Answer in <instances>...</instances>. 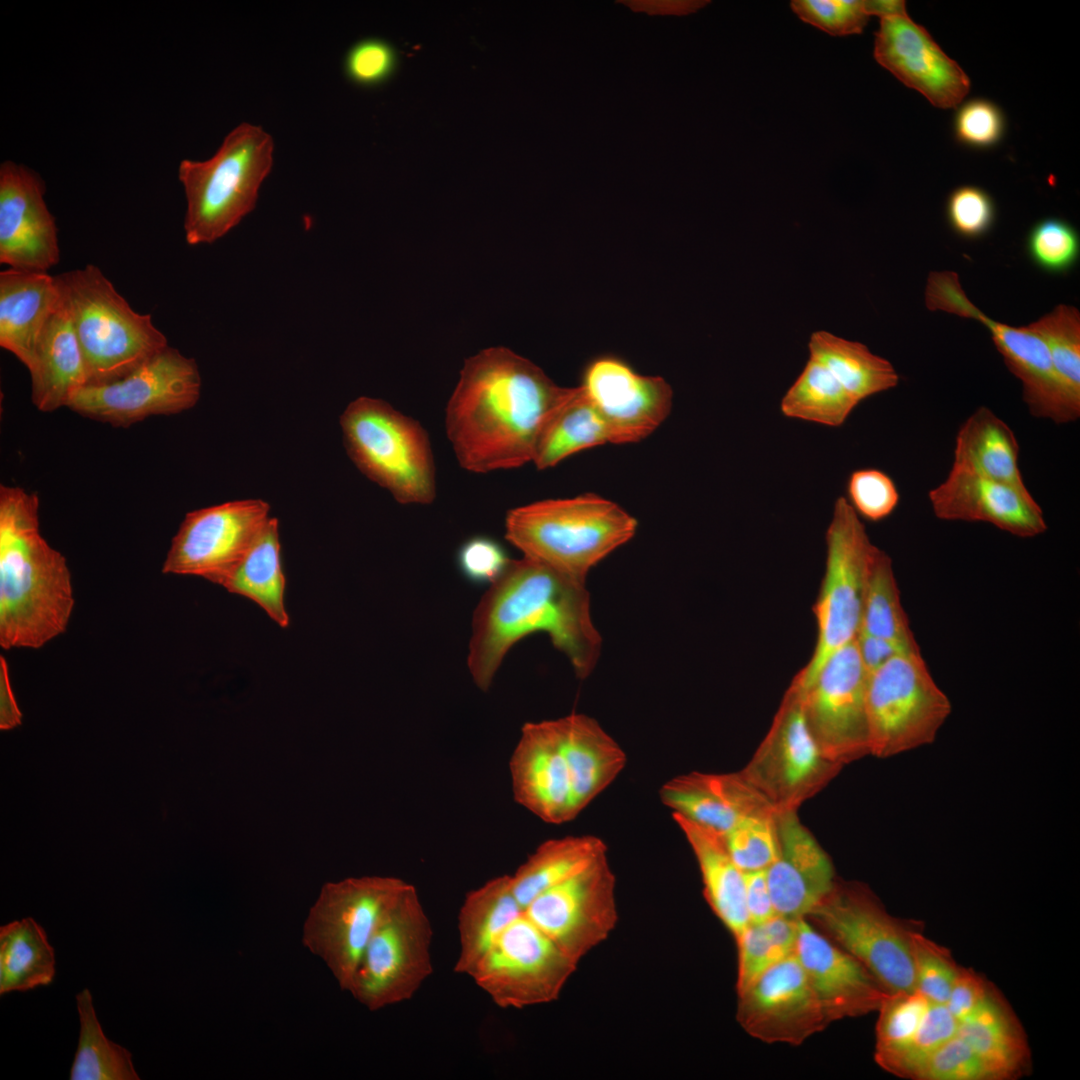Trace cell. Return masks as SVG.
I'll return each instance as SVG.
<instances>
[{"label":"cell","mask_w":1080,"mask_h":1080,"mask_svg":"<svg viewBox=\"0 0 1080 1080\" xmlns=\"http://www.w3.org/2000/svg\"><path fill=\"white\" fill-rule=\"evenodd\" d=\"M842 767L822 752L807 721L802 691L791 682L769 731L739 772L777 812H785L797 811Z\"/></svg>","instance_id":"4fadbf2b"},{"label":"cell","mask_w":1080,"mask_h":1080,"mask_svg":"<svg viewBox=\"0 0 1080 1080\" xmlns=\"http://www.w3.org/2000/svg\"><path fill=\"white\" fill-rule=\"evenodd\" d=\"M21 722V712L16 704L9 680L6 659L0 656V728L11 729Z\"/></svg>","instance_id":"03108f58"},{"label":"cell","mask_w":1080,"mask_h":1080,"mask_svg":"<svg viewBox=\"0 0 1080 1080\" xmlns=\"http://www.w3.org/2000/svg\"><path fill=\"white\" fill-rule=\"evenodd\" d=\"M959 1022L945 1004L931 1003L915 1035L883 1069L903 1078L915 1079L929 1056L955 1036Z\"/></svg>","instance_id":"bcb514c9"},{"label":"cell","mask_w":1080,"mask_h":1080,"mask_svg":"<svg viewBox=\"0 0 1080 1080\" xmlns=\"http://www.w3.org/2000/svg\"><path fill=\"white\" fill-rule=\"evenodd\" d=\"M432 939V924L409 884L377 925L348 993L373 1012L408 1001L433 973Z\"/></svg>","instance_id":"7c38bea8"},{"label":"cell","mask_w":1080,"mask_h":1080,"mask_svg":"<svg viewBox=\"0 0 1080 1080\" xmlns=\"http://www.w3.org/2000/svg\"><path fill=\"white\" fill-rule=\"evenodd\" d=\"M930 1002L918 990L890 993L878 1009L875 1061L884 1067L903 1051L921 1025Z\"/></svg>","instance_id":"f6af8a7d"},{"label":"cell","mask_w":1080,"mask_h":1080,"mask_svg":"<svg viewBox=\"0 0 1080 1080\" xmlns=\"http://www.w3.org/2000/svg\"><path fill=\"white\" fill-rule=\"evenodd\" d=\"M510 773L515 800L543 821L561 824L579 814L557 719L522 727Z\"/></svg>","instance_id":"d4e9b609"},{"label":"cell","mask_w":1080,"mask_h":1080,"mask_svg":"<svg viewBox=\"0 0 1080 1080\" xmlns=\"http://www.w3.org/2000/svg\"><path fill=\"white\" fill-rule=\"evenodd\" d=\"M606 856L605 843L593 835L545 841L510 875L513 894L524 909L542 892Z\"/></svg>","instance_id":"8d00e7d4"},{"label":"cell","mask_w":1080,"mask_h":1080,"mask_svg":"<svg viewBox=\"0 0 1080 1080\" xmlns=\"http://www.w3.org/2000/svg\"><path fill=\"white\" fill-rule=\"evenodd\" d=\"M870 754L886 758L932 743L951 713L921 655L894 656L868 676Z\"/></svg>","instance_id":"8fae6325"},{"label":"cell","mask_w":1080,"mask_h":1080,"mask_svg":"<svg viewBox=\"0 0 1080 1080\" xmlns=\"http://www.w3.org/2000/svg\"><path fill=\"white\" fill-rule=\"evenodd\" d=\"M347 453L370 480L400 504H431L436 469L429 436L412 417L370 397L352 401L340 417Z\"/></svg>","instance_id":"52a82bcc"},{"label":"cell","mask_w":1080,"mask_h":1080,"mask_svg":"<svg viewBox=\"0 0 1080 1080\" xmlns=\"http://www.w3.org/2000/svg\"><path fill=\"white\" fill-rule=\"evenodd\" d=\"M88 384L117 381L168 346L150 314L136 312L93 264L58 275Z\"/></svg>","instance_id":"8992f818"},{"label":"cell","mask_w":1080,"mask_h":1080,"mask_svg":"<svg viewBox=\"0 0 1080 1080\" xmlns=\"http://www.w3.org/2000/svg\"><path fill=\"white\" fill-rule=\"evenodd\" d=\"M526 916L575 963L616 927V878L603 857L534 898Z\"/></svg>","instance_id":"ac0fdd59"},{"label":"cell","mask_w":1080,"mask_h":1080,"mask_svg":"<svg viewBox=\"0 0 1080 1080\" xmlns=\"http://www.w3.org/2000/svg\"><path fill=\"white\" fill-rule=\"evenodd\" d=\"M396 66L393 47L377 38L363 39L354 44L344 59L348 79L358 85L374 86L388 79Z\"/></svg>","instance_id":"6f0895ef"},{"label":"cell","mask_w":1080,"mask_h":1080,"mask_svg":"<svg viewBox=\"0 0 1080 1080\" xmlns=\"http://www.w3.org/2000/svg\"><path fill=\"white\" fill-rule=\"evenodd\" d=\"M743 874L749 922L761 924L777 914L770 895L766 869Z\"/></svg>","instance_id":"94428289"},{"label":"cell","mask_w":1080,"mask_h":1080,"mask_svg":"<svg viewBox=\"0 0 1080 1080\" xmlns=\"http://www.w3.org/2000/svg\"><path fill=\"white\" fill-rule=\"evenodd\" d=\"M1026 490L1019 444L1012 429L987 407H979L958 430L952 467Z\"/></svg>","instance_id":"d6a6232c"},{"label":"cell","mask_w":1080,"mask_h":1080,"mask_svg":"<svg viewBox=\"0 0 1080 1080\" xmlns=\"http://www.w3.org/2000/svg\"><path fill=\"white\" fill-rule=\"evenodd\" d=\"M568 391L505 347L466 359L445 411L459 465L480 474L532 462L544 424Z\"/></svg>","instance_id":"6da1fadb"},{"label":"cell","mask_w":1080,"mask_h":1080,"mask_svg":"<svg viewBox=\"0 0 1080 1080\" xmlns=\"http://www.w3.org/2000/svg\"><path fill=\"white\" fill-rule=\"evenodd\" d=\"M1003 128L1001 111L992 102L984 99H973L965 103L955 118L957 138L971 146L987 147L995 144L1001 138Z\"/></svg>","instance_id":"680465c9"},{"label":"cell","mask_w":1080,"mask_h":1080,"mask_svg":"<svg viewBox=\"0 0 1080 1080\" xmlns=\"http://www.w3.org/2000/svg\"><path fill=\"white\" fill-rule=\"evenodd\" d=\"M1045 343L1053 369L1072 406L1080 413V313L1060 304L1027 325Z\"/></svg>","instance_id":"ee69618b"},{"label":"cell","mask_w":1080,"mask_h":1080,"mask_svg":"<svg viewBox=\"0 0 1080 1080\" xmlns=\"http://www.w3.org/2000/svg\"><path fill=\"white\" fill-rule=\"evenodd\" d=\"M825 541V572L813 605L816 644L809 662L792 680L802 689L813 681L836 650L856 639L861 628L868 571L877 549L860 517L843 496L834 503Z\"/></svg>","instance_id":"9c48e42d"},{"label":"cell","mask_w":1080,"mask_h":1080,"mask_svg":"<svg viewBox=\"0 0 1080 1080\" xmlns=\"http://www.w3.org/2000/svg\"><path fill=\"white\" fill-rule=\"evenodd\" d=\"M858 404L823 364L809 357L782 397L780 410L788 418L839 427Z\"/></svg>","instance_id":"60d3db41"},{"label":"cell","mask_w":1080,"mask_h":1080,"mask_svg":"<svg viewBox=\"0 0 1080 1080\" xmlns=\"http://www.w3.org/2000/svg\"><path fill=\"white\" fill-rule=\"evenodd\" d=\"M775 829L777 856L766 869L775 911L790 918L806 917L834 887L833 864L800 823L797 811L778 812Z\"/></svg>","instance_id":"4316f807"},{"label":"cell","mask_w":1080,"mask_h":1080,"mask_svg":"<svg viewBox=\"0 0 1080 1080\" xmlns=\"http://www.w3.org/2000/svg\"><path fill=\"white\" fill-rule=\"evenodd\" d=\"M218 585L255 602L277 625L288 627L277 518H269L244 557Z\"/></svg>","instance_id":"d590c367"},{"label":"cell","mask_w":1080,"mask_h":1080,"mask_svg":"<svg viewBox=\"0 0 1080 1080\" xmlns=\"http://www.w3.org/2000/svg\"><path fill=\"white\" fill-rule=\"evenodd\" d=\"M860 631L920 651L901 604L892 560L878 547L868 571Z\"/></svg>","instance_id":"b9f144b4"},{"label":"cell","mask_w":1080,"mask_h":1080,"mask_svg":"<svg viewBox=\"0 0 1080 1080\" xmlns=\"http://www.w3.org/2000/svg\"><path fill=\"white\" fill-rule=\"evenodd\" d=\"M55 954L45 930L31 917L0 928V994L49 985Z\"/></svg>","instance_id":"ab89813d"},{"label":"cell","mask_w":1080,"mask_h":1080,"mask_svg":"<svg viewBox=\"0 0 1080 1080\" xmlns=\"http://www.w3.org/2000/svg\"><path fill=\"white\" fill-rule=\"evenodd\" d=\"M915 1080H999L993 1068L957 1034L919 1069Z\"/></svg>","instance_id":"f907efd6"},{"label":"cell","mask_w":1080,"mask_h":1080,"mask_svg":"<svg viewBox=\"0 0 1080 1080\" xmlns=\"http://www.w3.org/2000/svg\"><path fill=\"white\" fill-rule=\"evenodd\" d=\"M737 1021L766 1043L800 1045L829 1024L795 953L738 994Z\"/></svg>","instance_id":"ffe728a7"},{"label":"cell","mask_w":1080,"mask_h":1080,"mask_svg":"<svg viewBox=\"0 0 1080 1080\" xmlns=\"http://www.w3.org/2000/svg\"><path fill=\"white\" fill-rule=\"evenodd\" d=\"M847 501L857 515L871 522L890 516L900 501L893 479L876 468L857 469L846 482Z\"/></svg>","instance_id":"816d5d0a"},{"label":"cell","mask_w":1080,"mask_h":1080,"mask_svg":"<svg viewBox=\"0 0 1080 1080\" xmlns=\"http://www.w3.org/2000/svg\"><path fill=\"white\" fill-rule=\"evenodd\" d=\"M637 525L615 502L583 494L511 509L505 537L523 556L585 581L592 567L633 538Z\"/></svg>","instance_id":"277c9868"},{"label":"cell","mask_w":1080,"mask_h":1080,"mask_svg":"<svg viewBox=\"0 0 1080 1080\" xmlns=\"http://www.w3.org/2000/svg\"><path fill=\"white\" fill-rule=\"evenodd\" d=\"M805 918L860 961L888 992L916 990L911 935L922 925L890 915L866 884L836 880Z\"/></svg>","instance_id":"ba28073f"},{"label":"cell","mask_w":1080,"mask_h":1080,"mask_svg":"<svg viewBox=\"0 0 1080 1080\" xmlns=\"http://www.w3.org/2000/svg\"><path fill=\"white\" fill-rule=\"evenodd\" d=\"M993 987L978 972L961 966L945 1005L955 1019L962 1022L978 1009Z\"/></svg>","instance_id":"91938a15"},{"label":"cell","mask_w":1080,"mask_h":1080,"mask_svg":"<svg viewBox=\"0 0 1080 1080\" xmlns=\"http://www.w3.org/2000/svg\"><path fill=\"white\" fill-rule=\"evenodd\" d=\"M957 1035L993 1068L999 1080L1018 1077L1028 1068L1026 1035L996 987L975 1012L959 1022Z\"/></svg>","instance_id":"e575fe53"},{"label":"cell","mask_w":1080,"mask_h":1080,"mask_svg":"<svg viewBox=\"0 0 1080 1080\" xmlns=\"http://www.w3.org/2000/svg\"><path fill=\"white\" fill-rule=\"evenodd\" d=\"M873 54L882 67L936 107L953 108L969 91L962 68L908 14L880 19Z\"/></svg>","instance_id":"603a6c76"},{"label":"cell","mask_w":1080,"mask_h":1080,"mask_svg":"<svg viewBox=\"0 0 1080 1080\" xmlns=\"http://www.w3.org/2000/svg\"><path fill=\"white\" fill-rule=\"evenodd\" d=\"M537 632L548 634L578 678L591 674L602 639L585 581L525 556L511 559L473 615L467 663L477 687L487 691L512 646Z\"/></svg>","instance_id":"7a4b0ae2"},{"label":"cell","mask_w":1080,"mask_h":1080,"mask_svg":"<svg viewBox=\"0 0 1080 1080\" xmlns=\"http://www.w3.org/2000/svg\"><path fill=\"white\" fill-rule=\"evenodd\" d=\"M524 909L513 894L510 875L495 877L470 891L458 914V974L470 976L498 936Z\"/></svg>","instance_id":"836d02e7"},{"label":"cell","mask_w":1080,"mask_h":1080,"mask_svg":"<svg viewBox=\"0 0 1080 1080\" xmlns=\"http://www.w3.org/2000/svg\"><path fill=\"white\" fill-rule=\"evenodd\" d=\"M921 927L911 935L915 987L930 1002L946 1004L961 966L948 948L927 938Z\"/></svg>","instance_id":"7dc6e473"},{"label":"cell","mask_w":1080,"mask_h":1080,"mask_svg":"<svg viewBox=\"0 0 1080 1080\" xmlns=\"http://www.w3.org/2000/svg\"><path fill=\"white\" fill-rule=\"evenodd\" d=\"M45 183L32 169L0 166V263L47 272L60 261L55 218L45 202Z\"/></svg>","instance_id":"7402d4cb"},{"label":"cell","mask_w":1080,"mask_h":1080,"mask_svg":"<svg viewBox=\"0 0 1080 1080\" xmlns=\"http://www.w3.org/2000/svg\"><path fill=\"white\" fill-rule=\"evenodd\" d=\"M456 558L462 575L474 584H492L511 561L501 543L486 535L464 541Z\"/></svg>","instance_id":"9f6ffc18"},{"label":"cell","mask_w":1080,"mask_h":1080,"mask_svg":"<svg viewBox=\"0 0 1080 1080\" xmlns=\"http://www.w3.org/2000/svg\"><path fill=\"white\" fill-rule=\"evenodd\" d=\"M62 299L58 275L14 268L0 272V345L26 368Z\"/></svg>","instance_id":"f1b7e54d"},{"label":"cell","mask_w":1080,"mask_h":1080,"mask_svg":"<svg viewBox=\"0 0 1080 1080\" xmlns=\"http://www.w3.org/2000/svg\"><path fill=\"white\" fill-rule=\"evenodd\" d=\"M776 815L745 818L723 835L729 855L741 871L765 870L774 862Z\"/></svg>","instance_id":"c3c4849f"},{"label":"cell","mask_w":1080,"mask_h":1080,"mask_svg":"<svg viewBox=\"0 0 1080 1080\" xmlns=\"http://www.w3.org/2000/svg\"><path fill=\"white\" fill-rule=\"evenodd\" d=\"M73 607L66 558L39 531L37 494L1 485V647H42L66 630Z\"/></svg>","instance_id":"3957f363"},{"label":"cell","mask_w":1080,"mask_h":1080,"mask_svg":"<svg viewBox=\"0 0 1080 1080\" xmlns=\"http://www.w3.org/2000/svg\"><path fill=\"white\" fill-rule=\"evenodd\" d=\"M660 798L672 813L722 835L745 818L778 813L740 772L674 777L661 787Z\"/></svg>","instance_id":"83f0119b"},{"label":"cell","mask_w":1080,"mask_h":1080,"mask_svg":"<svg viewBox=\"0 0 1080 1080\" xmlns=\"http://www.w3.org/2000/svg\"><path fill=\"white\" fill-rule=\"evenodd\" d=\"M409 883L392 876L327 882L309 908L301 942L348 992L366 946L385 913Z\"/></svg>","instance_id":"30bf717a"},{"label":"cell","mask_w":1080,"mask_h":1080,"mask_svg":"<svg viewBox=\"0 0 1080 1080\" xmlns=\"http://www.w3.org/2000/svg\"><path fill=\"white\" fill-rule=\"evenodd\" d=\"M274 141L261 126L241 123L205 161L184 159L178 177L187 209L189 245L211 244L254 210L260 187L273 165Z\"/></svg>","instance_id":"5b68a950"},{"label":"cell","mask_w":1080,"mask_h":1080,"mask_svg":"<svg viewBox=\"0 0 1080 1080\" xmlns=\"http://www.w3.org/2000/svg\"><path fill=\"white\" fill-rule=\"evenodd\" d=\"M947 217L955 232L965 238H978L991 228L995 208L983 189L962 186L955 189L947 202Z\"/></svg>","instance_id":"db71d44e"},{"label":"cell","mask_w":1080,"mask_h":1080,"mask_svg":"<svg viewBox=\"0 0 1080 1080\" xmlns=\"http://www.w3.org/2000/svg\"><path fill=\"white\" fill-rule=\"evenodd\" d=\"M269 510L261 499H243L187 513L162 572L199 576L219 584L244 557L269 520Z\"/></svg>","instance_id":"d6986e66"},{"label":"cell","mask_w":1080,"mask_h":1080,"mask_svg":"<svg viewBox=\"0 0 1080 1080\" xmlns=\"http://www.w3.org/2000/svg\"><path fill=\"white\" fill-rule=\"evenodd\" d=\"M557 722L575 805L580 813L623 771L626 754L590 716L573 713Z\"/></svg>","instance_id":"4dcf8cb0"},{"label":"cell","mask_w":1080,"mask_h":1080,"mask_svg":"<svg viewBox=\"0 0 1080 1080\" xmlns=\"http://www.w3.org/2000/svg\"><path fill=\"white\" fill-rule=\"evenodd\" d=\"M27 369L32 402L42 412L68 407L74 395L88 384L83 353L64 293Z\"/></svg>","instance_id":"f546056e"},{"label":"cell","mask_w":1080,"mask_h":1080,"mask_svg":"<svg viewBox=\"0 0 1080 1080\" xmlns=\"http://www.w3.org/2000/svg\"><path fill=\"white\" fill-rule=\"evenodd\" d=\"M790 6L802 21L833 36L859 34L870 18L863 1L794 0Z\"/></svg>","instance_id":"f5cc1de1"},{"label":"cell","mask_w":1080,"mask_h":1080,"mask_svg":"<svg viewBox=\"0 0 1080 1080\" xmlns=\"http://www.w3.org/2000/svg\"><path fill=\"white\" fill-rule=\"evenodd\" d=\"M808 350L859 403L899 383L893 365L861 342L818 330L810 335Z\"/></svg>","instance_id":"f35d334b"},{"label":"cell","mask_w":1080,"mask_h":1080,"mask_svg":"<svg viewBox=\"0 0 1080 1080\" xmlns=\"http://www.w3.org/2000/svg\"><path fill=\"white\" fill-rule=\"evenodd\" d=\"M794 953L828 1023L878 1011L890 994L860 961L805 917L798 919Z\"/></svg>","instance_id":"cb8c5ba5"},{"label":"cell","mask_w":1080,"mask_h":1080,"mask_svg":"<svg viewBox=\"0 0 1080 1080\" xmlns=\"http://www.w3.org/2000/svg\"><path fill=\"white\" fill-rule=\"evenodd\" d=\"M924 299L931 311L977 320L990 331L1006 366L1022 383L1023 400L1031 415L1056 424L1079 418L1055 374L1045 343L1027 325L1012 327L990 319L970 301L953 271L931 272Z\"/></svg>","instance_id":"2e32d148"},{"label":"cell","mask_w":1080,"mask_h":1080,"mask_svg":"<svg viewBox=\"0 0 1080 1080\" xmlns=\"http://www.w3.org/2000/svg\"><path fill=\"white\" fill-rule=\"evenodd\" d=\"M634 12H646L649 15H687L706 6V0H621Z\"/></svg>","instance_id":"be15d7a7"},{"label":"cell","mask_w":1080,"mask_h":1080,"mask_svg":"<svg viewBox=\"0 0 1080 1080\" xmlns=\"http://www.w3.org/2000/svg\"><path fill=\"white\" fill-rule=\"evenodd\" d=\"M697 860L703 892L709 906L736 937L749 924L745 903L744 874L734 863L723 835L672 813Z\"/></svg>","instance_id":"1f68e13d"},{"label":"cell","mask_w":1080,"mask_h":1080,"mask_svg":"<svg viewBox=\"0 0 1080 1080\" xmlns=\"http://www.w3.org/2000/svg\"><path fill=\"white\" fill-rule=\"evenodd\" d=\"M76 1006L80 1033L70 1079L139 1080L132 1054L103 1033L89 989L85 988L76 995Z\"/></svg>","instance_id":"7bdbcfd3"},{"label":"cell","mask_w":1080,"mask_h":1080,"mask_svg":"<svg viewBox=\"0 0 1080 1080\" xmlns=\"http://www.w3.org/2000/svg\"><path fill=\"white\" fill-rule=\"evenodd\" d=\"M580 386L605 421L611 443L641 441L672 408L673 391L662 377L638 374L613 356L591 361Z\"/></svg>","instance_id":"44dd1931"},{"label":"cell","mask_w":1080,"mask_h":1080,"mask_svg":"<svg viewBox=\"0 0 1080 1080\" xmlns=\"http://www.w3.org/2000/svg\"><path fill=\"white\" fill-rule=\"evenodd\" d=\"M856 644L862 663L868 672L872 673L888 660L903 653H917L902 644L884 638L872 636L859 631Z\"/></svg>","instance_id":"6125c7cd"},{"label":"cell","mask_w":1080,"mask_h":1080,"mask_svg":"<svg viewBox=\"0 0 1080 1080\" xmlns=\"http://www.w3.org/2000/svg\"><path fill=\"white\" fill-rule=\"evenodd\" d=\"M868 676L855 639L836 650L806 688L798 686L814 738L824 755L842 766L870 754Z\"/></svg>","instance_id":"e0dca14e"},{"label":"cell","mask_w":1080,"mask_h":1080,"mask_svg":"<svg viewBox=\"0 0 1080 1080\" xmlns=\"http://www.w3.org/2000/svg\"><path fill=\"white\" fill-rule=\"evenodd\" d=\"M577 963L523 913L498 936L469 977L500 1008L557 1000Z\"/></svg>","instance_id":"5bb4252c"},{"label":"cell","mask_w":1080,"mask_h":1080,"mask_svg":"<svg viewBox=\"0 0 1080 1080\" xmlns=\"http://www.w3.org/2000/svg\"><path fill=\"white\" fill-rule=\"evenodd\" d=\"M1026 245L1030 259L1050 273H1062L1072 268L1080 250L1075 228L1058 218L1037 222L1028 234Z\"/></svg>","instance_id":"681fc988"},{"label":"cell","mask_w":1080,"mask_h":1080,"mask_svg":"<svg viewBox=\"0 0 1080 1080\" xmlns=\"http://www.w3.org/2000/svg\"><path fill=\"white\" fill-rule=\"evenodd\" d=\"M735 939L738 953L736 983L738 995L786 956L772 942L762 924L750 923Z\"/></svg>","instance_id":"11a10c76"},{"label":"cell","mask_w":1080,"mask_h":1080,"mask_svg":"<svg viewBox=\"0 0 1080 1080\" xmlns=\"http://www.w3.org/2000/svg\"><path fill=\"white\" fill-rule=\"evenodd\" d=\"M863 2L869 17L875 15L882 19L907 14L906 3L902 0H866Z\"/></svg>","instance_id":"003e7915"},{"label":"cell","mask_w":1080,"mask_h":1080,"mask_svg":"<svg viewBox=\"0 0 1080 1080\" xmlns=\"http://www.w3.org/2000/svg\"><path fill=\"white\" fill-rule=\"evenodd\" d=\"M928 498L941 520L986 522L1017 537L1047 530L1043 510L1028 489L1022 490L977 474L951 468Z\"/></svg>","instance_id":"484cf974"},{"label":"cell","mask_w":1080,"mask_h":1080,"mask_svg":"<svg viewBox=\"0 0 1080 1080\" xmlns=\"http://www.w3.org/2000/svg\"><path fill=\"white\" fill-rule=\"evenodd\" d=\"M607 442L608 429L595 405L581 386L569 388L544 424L532 462L545 470L579 451Z\"/></svg>","instance_id":"74e56055"},{"label":"cell","mask_w":1080,"mask_h":1080,"mask_svg":"<svg viewBox=\"0 0 1080 1080\" xmlns=\"http://www.w3.org/2000/svg\"><path fill=\"white\" fill-rule=\"evenodd\" d=\"M798 919L775 914L761 923L772 942L784 956L791 955L795 951Z\"/></svg>","instance_id":"e7e4bbea"},{"label":"cell","mask_w":1080,"mask_h":1080,"mask_svg":"<svg viewBox=\"0 0 1080 1080\" xmlns=\"http://www.w3.org/2000/svg\"><path fill=\"white\" fill-rule=\"evenodd\" d=\"M200 391L196 361L168 345L117 381L84 386L67 408L115 427H128L150 416L188 410L198 402Z\"/></svg>","instance_id":"9a60e30c"}]
</instances>
